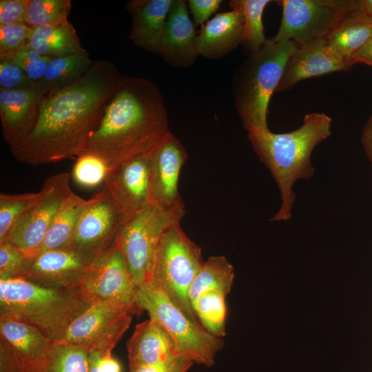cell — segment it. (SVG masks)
Instances as JSON below:
<instances>
[{"label":"cell","instance_id":"45","mask_svg":"<svg viewBox=\"0 0 372 372\" xmlns=\"http://www.w3.org/2000/svg\"><path fill=\"white\" fill-rule=\"evenodd\" d=\"M103 353L90 351V366L88 372H101L100 362Z\"/></svg>","mask_w":372,"mask_h":372},{"label":"cell","instance_id":"40","mask_svg":"<svg viewBox=\"0 0 372 372\" xmlns=\"http://www.w3.org/2000/svg\"><path fill=\"white\" fill-rule=\"evenodd\" d=\"M28 0H1L0 25L25 23Z\"/></svg>","mask_w":372,"mask_h":372},{"label":"cell","instance_id":"26","mask_svg":"<svg viewBox=\"0 0 372 372\" xmlns=\"http://www.w3.org/2000/svg\"><path fill=\"white\" fill-rule=\"evenodd\" d=\"M87 202V200L72 192L62 203L43 242L33 256L49 250L68 249Z\"/></svg>","mask_w":372,"mask_h":372},{"label":"cell","instance_id":"23","mask_svg":"<svg viewBox=\"0 0 372 372\" xmlns=\"http://www.w3.org/2000/svg\"><path fill=\"white\" fill-rule=\"evenodd\" d=\"M371 37L372 21L358 10L344 17L324 39L351 68L352 57Z\"/></svg>","mask_w":372,"mask_h":372},{"label":"cell","instance_id":"11","mask_svg":"<svg viewBox=\"0 0 372 372\" xmlns=\"http://www.w3.org/2000/svg\"><path fill=\"white\" fill-rule=\"evenodd\" d=\"M132 315L118 304L94 302L71 323L59 342L88 351H112L129 328Z\"/></svg>","mask_w":372,"mask_h":372},{"label":"cell","instance_id":"30","mask_svg":"<svg viewBox=\"0 0 372 372\" xmlns=\"http://www.w3.org/2000/svg\"><path fill=\"white\" fill-rule=\"evenodd\" d=\"M234 277V267L225 256L209 257L204 262L189 289V299L191 305L196 297L207 289L217 288L228 294L233 286Z\"/></svg>","mask_w":372,"mask_h":372},{"label":"cell","instance_id":"2","mask_svg":"<svg viewBox=\"0 0 372 372\" xmlns=\"http://www.w3.org/2000/svg\"><path fill=\"white\" fill-rule=\"evenodd\" d=\"M163 95L149 80L122 75L86 153L109 169L149 155L170 133Z\"/></svg>","mask_w":372,"mask_h":372},{"label":"cell","instance_id":"46","mask_svg":"<svg viewBox=\"0 0 372 372\" xmlns=\"http://www.w3.org/2000/svg\"><path fill=\"white\" fill-rule=\"evenodd\" d=\"M360 11L372 21V0H359Z\"/></svg>","mask_w":372,"mask_h":372},{"label":"cell","instance_id":"29","mask_svg":"<svg viewBox=\"0 0 372 372\" xmlns=\"http://www.w3.org/2000/svg\"><path fill=\"white\" fill-rule=\"evenodd\" d=\"M227 293L217 288L203 291L193 301V311L202 326L214 335L222 338L226 335Z\"/></svg>","mask_w":372,"mask_h":372},{"label":"cell","instance_id":"43","mask_svg":"<svg viewBox=\"0 0 372 372\" xmlns=\"http://www.w3.org/2000/svg\"><path fill=\"white\" fill-rule=\"evenodd\" d=\"M359 63L372 65V37L351 60V66Z\"/></svg>","mask_w":372,"mask_h":372},{"label":"cell","instance_id":"7","mask_svg":"<svg viewBox=\"0 0 372 372\" xmlns=\"http://www.w3.org/2000/svg\"><path fill=\"white\" fill-rule=\"evenodd\" d=\"M136 300L141 311L160 323L174 340L179 354L194 363L211 366L224 342L186 316L162 291L149 282L136 287Z\"/></svg>","mask_w":372,"mask_h":372},{"label":"cell","instance_id":"33","mask_svg":"<svg viewBox=\"0 0 372 372\" xmlns=\"http://www.w3.org/2000/svg\"><path fill=\"white\" fill-rule=\"evenodd\" d=\"M40 196V191L20 194H0V242L6 240L23 214Z\"/></svg>","mask_w":372,"mask_h":372},{"label":"cell","instance_id":"38","mask_svg":"<svg viewBox=\"0 0 372 372\" xmlns=\"http://www.w3.org/2000/svg\"><path fill=\"white\" fill-rule=\"evenodd\" d=\"M37 85L18 66L0 61V90H23Z\"/></svg>","mask_w":372,"mask_h":372},{"label":"cell","instance_id":"34","mask_svg":"<svg viewBox=\"0 0 372 372\" xmlns=\"http://www.w3.org/2000/svg\"><path fill=\"white\" fill-rule=\"evenodd\" d=\"M50 59V57L41 55L27 45L16 52L0 55V61L9 62L18 66L38 85L44 76Z\"/></svg>","mask_w":372,"mask_h":372},{"label":"cell","instance_id":"37","mask_svg":"<svg viewBox=\"0 0 372 372\" xmlns=\"http://www.w3.org/2000/svg\"><path fill=\"white\" fill-rule=\"evenodd\" d=\"M25 256L8 240L0 242V280L18 278Z\"/></svg>","mask_w":372,"mask_h":372},{"label":"cell","instance_id":"10","mask_svg":"<svg viewBox=\"0 0 372 372\" xmlns=\"http://www.w3.org/2000/svg\"><path fill=\"white\" fill-rule=\"evenodd\" d=\"M279 29L272 39L298 45L324 39L348 14L360 10L359 0H280Z\"/></svg>","mask_w":372,"mask_h":372},{"label":"cell","instance_id":"24","mask_svg":"<svg viewBox=\"0 0 372 372\" xmlns=\"http://www.w3.org/2000/svg\"><path fill=\"white\" fill-rule=\"evenodd\" d=\"M27 45L41 55L50 58L87 52L70 21L56 26L32 28Z\"/></svg>","mask_w":372,"mask_h":372},{"label":"cell","instance_id":"3","mask_svg":"<svg viewBox=\"0 0 372 372\" xmlns=\"http://www.w3.org/2000/svg\"><path fill=\"white\" fill-rule=\"evenodd\" d=\"M332 119L324 113L307 114L298 129L276 134L251 128L247 138L259 159L265 165L276 183L281 198L279 210L270 221H287L292 216L296 181L314 175L311 155L315 147L331 134Z\"/></svg>","mask_w":372,"mask_h":372},{"label":"cell","instance_id":"28","mask_svg":"<svg viewBox=\"0 0 372 372\" xmlns=\"http://www.w3.org/2000/svg\"><path fill=\"white\" fill-rule=\"evenodd\" d=\"M92 61L87 52L63 57L51 58L39 85L48 91H54L81 79L91 68Z\"/></svg>","mask_w":372,"mask_h":372},{"label":"cell","instance_id":"41","mask_svg":"<svg viewBox=\"0 0 372 372\" xmlns=\"http://www.w3.org/2000/svg\"><path fill=\"white\" fill-rule=\"evenodd\" d=\"M193 363L189 359L179 355L164 364L129 365V372H187Z\"/></svg>","mask_w":372,"mask_h":372},{"label":"cell","instance_id":"19","mask_svg":"<svg viewBox=\"0 0 372 372\" xmlns=\"http://www.w3.org/2000/svg\"><path fill=\"white\" fill-rule=\"evenodd\" d=\"M46 93L39 85L23 90H0L2 134L9 146L21 141L32 130L41 99Z\"/></svg>","mask_w":372,"mask_h":372},{"label":"cell","instance_id":"12","mask_svg":"<svg viewBox=\"0 0 372 372\" xmlns=\"http://www.w3.org/2000/svg\"><path fill=\"white\" fill-rule=\"evenodd\" d=\"M67 172L46 178L39 190V198L23 214L6 240L32 256L43 242L49 227L64 200L73 192Z\"/></svg>","mask_w":372,"mask_h":372},{"label":"cell","instance_id":"8","mask_svg":"<svg viewBox=\"0 0 372 372\" xmlns=\"http://www.w3.org/2000/svg\"><path fill=\"white\" fill-rule=\"evenodd\" d=\"M131 217L103 185L87 200L68 249L94 265L119 245Z\"/></svg>","mask_w":372,"mask_h":372},{"label":"cell","instance_id":"31","mask_svg":"<svg viewBox=\"0 0 372 372\" xmlns=\"http://www.w3.org/2000/svg\"><path fill=\"white\" fill-rule=\"evenodd\" d=\"M270 0H231L230 7L240 10L243 30L240 44L249 55L257 51L267 40L265 37L262 14Z\"/></svg>","mask_w":372,"mask_h":372},{"label":"cell","instance_id":"16","mask_svg":"<svg viewBox=\"0 0 372 372\" xmlns=\"http://www.w3.org/2000/svg\"><path fill=\"white\" fill-rule=\"evenodd\" d=\"M149 155L109 169L103 183L131 216L151 204Z\"/></svg>","mask_w":372,"mask_h":372},{"label":"cell","instance_id":"22","mask_svg":"<svg viewBox=\"0 0 372 372\" xmlns=\"http://www.w3.org/2000/svg\"><path fill=\"white\" fill-rule=\"evenodd\" d=\"M216 14L201 27L197 35L199 55L207 59H220L241 43L243 17L240 10Z\"/></svg>","mask_w":372,"mask_h":372},{"label":"cell","instance_id":"32","mask_svg":"<svg viewBox=\"0 0 372 372\" xmlns=\"http://www.w3.org/2000/svg\"><path fill=\"white\" fill-rule=\"evenodd\" d=\"M70 0H28L26 24L32 28L69 22Z\"/></svg>","mask_w":372,"mask_h":372},{"label":"cell","instance_id":"9","mask_svg":"<svg viewBox=\"0 0 372 372\" xmlns=\"http://www.w3.org/2000/svg\"><path fill=\"white\" fill-rule=\"evenodd\" d=\"M185 214V211L163 210L150 204L131 217L119 247L136 287L149 281L162 234L180 223Z\"/></svg>","mask_w":372,"mask_h":372},{"label":"cell","instance_id":"20","mask_svg":"<svg viewBox=\"0 0 372 372\" xmlns=\"http://www.w3.org/2000/svg\"><path fill=\"white\" fill-rule=\"evenodd\" d=\"M127 350L129 365L164 364L180 355L169 333L151 318L136 326Z\"/></svg>","mask_w":372,"mask_h":372},{"label":"cell","instance_id":"17","mask_svg":"<svg viewBox=\"0 0 372 372\" xmlns=\"http://www.w3.org/2000/svg\"><path fill=\"white\" fill-rule=\"evenodd\" d=\"M350 69L324 39L298 45L287 62L276 92L290 90L307 79Z\"/></svg>","mask_w":372,"mask_h":372},{"label":"cell","instance_id":"25","mask_svg":"<svg viewBox=\"0 0 372 372\" xmlns=\"http://www.w3.org/2000/svg\"><path fill=\"white\" fill-rule=\"evenodd\" d=\"M0 335L23 356L27 364L41 359L52 344L37 327L19 320L0 319Z\"/></svg>","mask_w":372,"mask_h":372},{"label":"cell","instance_id":"1","mask_svg":"<svg viewBox=\"0 0 372 372\" xmlns=\"http://www.w3.org/2000/svg\"><path fill=\"white\" fill-rule=\"evenodd\" d=\"M121 76L113 63L94 61L78 81L46 93L32 130L9 146L13 157L38 166L85 154Z\"/></svg>","mask_w":372,"mask_h":372},{"label":"cell","instance_id":"6","mask_svg":"<svg viewBox=\"0 0 372 372\" xmlns=\"http://www.w3.org/2000/svg\"><path fill=\"white\" fill-rule=\"evenodd\" d=\"M204 262L201 249L186 235L180 223L172 225L160 239L149 281L186 316L198 322L189 291Z\"/></svg>","mask_w":372,"mask_h":372},{"label":"cell","instance_id":"42","mask_svg":"<svg viewBox=\"0 0 372 372\" xmlns=\"http://www.w3.org/2000/svg\"><path fill=\"white\" fill-rule=\"evenodd\" d=\"M222 2L221 0L187 1L195 26L200 25L203 26L209 17L219 9Z\"/></svg>","mask_w":372,"mask_h":372},{"label":"cell","instance_id":"5","mask_svg":"<svg viewBox=\"0 0 372 372\" xmlns=\"http://www.w3.org/2000/svg\"><path fill=\"white\" fill-rule=\"evenodd\" d=\"M298 44L293 41L267 39L240 65L234 75L233 94L236 109L244 128L269 130V103Z\"/></svg>","mask_w":372,"mask_h":372},{"label":"cell","instance_id":"27","mask_svg":"<svg viewBox=\"0 0 372 372\" xmlns=\"http://www.w3.org/2000/svg\"><path fill=\"white\" fill-rule=\"evenodd\" d=\"M89 366L90 351L58 342L41 359L27 364L25 372H88Z\"/></svg>","mask_w":372,"mask_h":372},{"label":"cell","instance_id":"36","mask_svg":"<svg viewBox=\"0 0 372 372\" xmlns=\"http://www.w3.org/2000/svg\"><path fill=\"white\" fill-rule=\"evenodd\" d=\"M32 28L25 23L0 25V55L16 52L27 45Z\"/></svg>","mask_w":372,"mask_h":372},{"label":"cell","instance_id":"35","mask_svg":"<svg viewBox=\"0 0 372 372\" xmlns=\"http://www.w3.org/2000/svg\"><path fill=\"white\" fill-rule=\"evenodd\" d=\"M108 170L109 167L102 159L85 153L77 158L72 174L79 185L94 187L104 183Z\"/></svg>","mask_w":372,"mask_h":372},{"label":"cell","instance_id":"4","mask_svg":"<svg viewBox=\"0 0 372 372\" xmlns=\"http://www.w3.org/2000/svg\"><path fill=\"white\" fill-rule=\"evenodd\" d=\"M92 304L81 287H45L20 278L0 280V319L32 324L52 343L61 341Z\"/></svg>","mask_w":372,"mask_h":372},{"label":"cell","instance_id":"39","mask_svg":"<svg viewBox=\"0 0 372 372\" xmlns=\"http://www.w3.org/2000/svg\"><path fill=\"white\" fill-rule=\"evenodd\" d=\"M26 366L23 356L0 338V372H25Z\"/></svg>","mask_w":372,"mask_h":372},{"label":"cell","instance_id":"14","mask_svg":"<svg viewBox=\"0 0 372 372\" xmlns=\"http://www.w3.org/2000/svg\"><path fill=\"white\" fill-rule=\"evenodd\" d=\"M187 156L185 147L172 132L150 154L151 204L163 210L185 211L178 180Z\"/></svg>","mask_w":372,"mask_h":372},{"label":"cell","instance_id":"21","mask_svg":"<svg viewBox=\"0 0 372 372\" xmlns=\"http://www.w3.org/2000/svg\"><path fill=\"white\" fill-rule=\"evenodd\" d=\"M173 0H131L126 4L132 27L129 39L134 45L156 53Z\"/></svg>","mask_w":372,"mask_h":372},{"label":"cell","instance_id":"15","mask_svg":"<svg viewBox=\"0 0 372 372\" xmlns=\"http://www.w3.org/2000/svg\"><path fill=\"white\" fill-rule=\"evenodd\" d=\"M93 265L69 249L43 251L25 258L18 278L50 287H81Z\"/></svg>","mask_w":372,"mask_h":372},{"label":"cell","instance_id":"13","mask_svg":"<svg viewBox=\"0 0 372 372\" xmlns=\"http://www.w3.org/2000/svg\"><path fill=\"white\" fill-rule=\"evenodd\" d=\"M81 289L92 303L109 301L132 314L141 311L136 300V286L119 245L93 265Z\"/></svg>","mask_w":372,"mask_h":372},{"label":"cell","instance_id":"44","mask_svg":"<svg viewBox=\"0 0 372 372\" xmlns=\"http://www.w3.org/2000/svg\"><path fill=\"white\" fill-rule=\"evenodd\" d=\"M361 143L372 165V114L364 127L361 136Z\"/></svg>","mask_w":372,"mask_h":372},{"label":"cell","instance_id":"18","mask_svg":"<svg viewBox=\"0 0 372 372\" xmlns=\"http://www.w3.org/2000/svg\"><path fill=\"white\" fill-rule=\"evenodd\" d=\"M187 1L173 0L157 54L169 65L187 68L199 56L195 25L191 21Z\"/></svg>","mask_w":372,"mask_h":372}]
</instances>
